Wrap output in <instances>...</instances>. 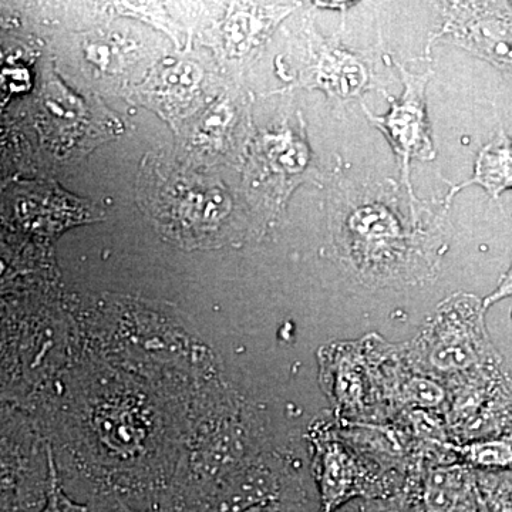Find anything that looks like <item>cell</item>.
I'll return each instance as SVG.
<instances>
[{"instance_id": "obj_1", "label": "cell", "mask_w": 512, "mask_h": 512, "mask_svg": "<svg viewBox=\"0 0 512 512\" xmlns=\"http://www.w3.org/2000/svg\"><path fill=\"white\" fill-rule=\"evenodd\" d=\"M416 195L404 200L397 184L346 188L336 195L332 229L336 247L357 274L392 281L430 262L433 224Z\"/></svg>"}, {"instance_id": "obj_2", "label": "cell", "mask_w": 512, "mask_h": 512, "mask_svg": "<svg viewBox=\"0 0 512 512\" xmlns=\"http://www.w3.org/2000/svg\"><path fill=\"white\" fill-rule=\"evenodd\" d=\"M156 181H144L146 205L165 235L183 244H211L220 237L222 222L231 215V197L220 185L192 175L156 170Z\"/></svg>"}, {"instance_id": "obj_3", "label": "cell", "mask_w": 512, "mask_h": 512, "mask_svg": "<svg viewBox=\"0 0 512 512\" xmlns=\"http://www.w3.org/2000/svg\"><path fill=\"white\" fill-rule=\"evenodd\" d=\"M484 313V303L467 293L441 303L417 342L427 367L451 375L501 365L485 330Z\"/></svg>"}, {"instance_id": "obj_4", "label": "cell", "mask_w": 512, "mask_h": 512, "mask_svg": "<svg viewBox=\"0 0 512 512\" xmlns=\"http://www.w3.org/2000/svg\"><path fill=\"white\" fill-rule=\"evenodd\" d=\"M245 177L249 191L271 217L285 207L296 188L306 183L318 184L319 170L303 121L258 134L249 147Z\"/></svg>"}, {"instance_id": "obj_5", "label": "cell", "mask_w": 512, "mask_h": 512, "mask_svg": "<svg viewBox=\"0 0 512 512\" xmlns=\"http://www.w3.org/2000/svg\"><path fill=\"white\" fill-rule=\"evenodd\" d=\"M399 69L403 82L402 96L393 99L387 96L390 110L383 116L370 113L363 106L367 119L377 130L382 131L392 146L400 164L402 183L407 191L413 192L410 184V165L412 161H433L436 158L429 114H427V87L433 72L410 73L404 64L394 62Z\"/></svg>"}, {"instance_id": "obj_6", "label": "cell", "mask_w": 512, "mask_h": 512, "mask_svg": "<svg viewBox=\"0 0 512 512\" xmlns=\"http://www.w3.org/2000/svg\"><path fill=\"white\" fill-rule=\"evenodd\" d=\"M293 79L299 87L322 90L338 103L359 100L380 84L372 50H350L339 39H325L318 33L308 36Z\"/></svg>"}, {"instance_id": "obj_7", "label": "cell", "mask_w": 512, "mask_h": 512, "mask_svg": "<svg viewBox=\"0 0 512 512\" xmlns=\"http://www.w3.org/2000/svg\"><path fill=\"white\" fill-rule=\"evenodd\" d=\"M430 43L448 39L512 74V3H444Z\"/></svg>"}, {"instance_id": "obj_8", "label": "cell", "mask_w": 512, "mask_h": 512, "mask_svg": "<svg viewBox=\"0 0 512 512\" xmlns=\"http://www.w3.org/2000/svg\"><path fill=\"white\" fill-rule=\"evenodd\" d=\"M316 448V470L320 493V512H336L360 491V468L346 447L328 430L316 427L312 437Z\"/></svg>"}, {"instance_id": "obj_9", "label": "cell", "mask_w": 512, "mask_h": 512, "mask_svg": "<svg viewBox=\"0 0 512 512\" xmlns=\"http://www.w3.org/2000/svg\"><path fill=\"white\" fill-rule=\"evenodd\" d=\"M248 109L244 97H224L202 113L192 126L187 141L192 157L207 160L234 150V140L245 137Z\"/></svg>"}, {"instance_id": "obj_10", "label": "cell", "mask_w": 512, "mask_h": 512, "mask_svg": "<svg viewBox=\"0 0 512 512\" xmlns=\"http://www.w3.org/2000/svg\"><path fill=\"white\" fill-rule=\"evenodd\" d=\"M202 72L195 64L174 63L163 66L148 77L141 96L153 110L163 111L167 119L187 113L192 100L197 99Z\"/></svg>"}, {"instance_id": "obj_11", "label": "cell", "mask_w": 512, "mask_h": 512, "mask_svg": "<svg viewBox=\"0 0 512 512\" xmlns=\"http://www.w3.org/2000/svg\"><path fill=\"white\" fill-rule=\"evenodd\" d=\"M293 9L291 5H245L235 10L225 22V49L237 57L255 52Z\"/></svg>"}, {"instance_id": "obj_12", "label": "cell", "mask_w": 512, "mask_h": 512, "mask_svg": "<svg viewBox=\"0 0 512 512\" xmlns=\"http://www.w3.org/2000/svg\"><path fill=\"white\" fill-rule=\"evenodd\" d=\"M470 185H480L493 198L512 190V137L504 131L478 154L473 178L450 188L444 200L447 207L454 195Z\"/></svg>"}, {"instance_id": "obj_13", "label": "cell", "mask_w": 512, "mask_h": 512, "mask_svg": "<svg viewBox=\"0 0 512 512\" xmlns=\"http://www.w3.org/2000/svg\"><path fill=\"white\" fill-rule=\"evenodd\" d=\"M474 488V477L464 467H440L431 471L424 490L427 512H457L466 505Z\"/></svg>"}, {"instance_id": "obj_14", "label": "cell", "mask_w": 512, "mask_h": 512, "mask_svg": "<svg viewBox=\"0 0 512 512\" xmlns=\"http://www.w3.org/2000/svg\"><path fill=\"white\" fill-rule=\"evenodd\" d=\"M467 464L484 471H512V431L457 447Z\"/></svg>"}, {"instance_id": "obj_15", "label": "cell", "mask_w": 512, "mask_h": 512, "mask_svg": "<svg viewBox=\"0 0 512 512\" xmlns=\"http://www.w3.org/2000/svg\"><path fill=\"white\" fill-rule=\"evenodd\" d=\"M478 488L495 512H512V471H484Z\"/></svg>"}, {"instance_id": "obj_16", "label": "cell", "mask_w": 512, "mask_h": 512, "mask_svg": "<svg viewBox=\"0 0 512 512\" xmlns=\"http://www.w3.org/2000/svg\"><path fill=\"white\" fill-rule=\"evenodd\" d=\"M47 468H49V476H47L46 503L39 512H94L89 505L76 503L64 493L50 450L47 451Z\"/></svg>"}, {"instance_id": "obj_17", "label": "cell", "mask_w": 512, "mask_h": 512, "mask_svg": "<svg viewBox=\"0 0 512 512\" xmlns=\"http://www.w3.org/2000/svg\"><path fill=\"white\" fill-rule=\"evenodd\" d=\"M402 396L406 402L420 407H437L446 400L443 387L429 377L423 376L407 380L402 387Z\"/></svg>"}, {"instance_id": "obj_18", "label": "cell", "mask_w": 512, "mask_h": 512, "mask_svg": "<svg viewBox=\"0 0 512 512\" xmlns=\"http://www.w3.org/2000/svg\"><path fill=\"white\" fill-rule=\"evenodd\" d=\"M510 296H512V265L511 268L508 269L507 274L501 278L500 285L497 286V289L483 302L485 311H487L491 305H494V303L503 301L505 298H510Z\"/></svg>"}, {"instance_id": "obj_19", "label": "cell", "mask_w": 512, "mask_h": 512, "mask_svg": "<svg viewBox=\"0 0 512 512\" xmlns=\"http://www.w3.org/2000/svg\"><path fill=\"white\" fill-rule=\"evenodd\" d=\"M315 5L319 6V8H335V9H339V10H348L350 8V6L356 5V3H349V2H345V3H319V2H316Z\"/></svg>"}, {"instance_id": "obj_20", "label": "cell", "mask_w": 512, "mask_h": 512, "mask_svg": "<svg viewBox=\"0 0 512 512\" xmlns=\"http://www.w3.org/2000/svg\"><path fill=\"white\" fill-rule=\"evenodd\" d=\"M111 512H157L154 510H134V508H131L130 505L119 503L116 505V508H113V511Z\"/></svg>"}, {"instance_id": "obj_21", "label": "cell", "mask_w": 512, "mask_h": 512, "mask_svg": "<svg viewBox=\"0 0 512 512\" xmlns=\"http://www.w3.org/2000/svg\"><path fill=\"white\" fill-rule=\"evenodd\" d=\"M384 512H394V511H384Z\"/></svg>"}]
</instances>
